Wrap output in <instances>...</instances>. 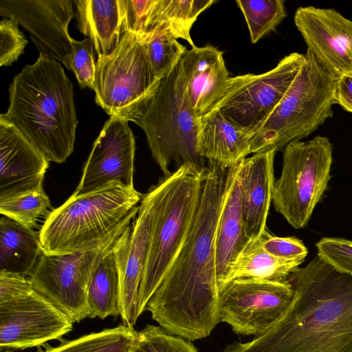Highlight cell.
<instances>
[{"label":"cell","mask_w":352,"mask_h":352,"mask_svg":"<svg viewBox=\"0 0 352 352\" xmlns=\"http://www.w3.org/2000/svg\"><path fill=\"white\" fill-rule=\"evenodd\" d=\"M215 3V0H158V28H167L177 39H184L195 47L190 36L192 25Z\"/></svg>","instance_id":"obj_28"},{"label":"cell","mask_w":352,"mask_h":352,"mask_svg":"<svg viewBox=\"0 0 352 352\" xmlns=\"http://www.w3.org/2000/svg\"><path fill=\"white\" fill-rule=\"evenodd\" d=\"M333 98L335 104L352 113V70L337 77Z\"/></svg>","instance_id":"obj_38"},{"label":"cell","mask_w":352,"mask_h":352,"mask_svg":"<svg viewBox=\"0 0 352 352\" xmlns=\"http://www.w3.org/2000/svg\"><path fill=\"white\" fill-rule=\"evenodd\" d=\"M336 79L307 50L292 85L253 133L250 154L283 150L289 143L312 134L332 117Z\"/></svg>","instance_id":"obj_7"},{"label":"cell","mask_w":352,"mask_h":352,"mask_svg":"<svg viewBox=\"0 0 352 352\" xmlns=\"http://www.w3.org/2000/svg\"><path fill=\"white\" fill-rule=\"evenodd\" d=\"M87 300L91 318L98 317L103 320L109 316H120V280L113 245L91 279Z\"/></svg>","instance_id":"obj_26"},{"label":"cell","mask_w":352,"mask_h":352,"mask_svg":"<svg viewBox=\"0 0 352 352\" xmlns=\"http://www.w3.org/2000/svg\"><path fill=\"white\" fill-rule=\"evenodd\" d=\"M42 252L39 232L8 217H1L0 272L29 277Z\"/></svg>","instance_id":"obj_24"},{"label":"cell","mask_w":352,"mask_h":352,"mask_svg":"<svg viewBox=\"0 0 352 352\" xmlns=\"http://www.w3.org/2000/svg\"><path fill=\"white\" fill-rule=\"evenodd\" d=\"M301 263L296 261L280 259L268 254L261 247L259 238L250 240L230 265L221 286L238 278L285 282Z\"/></svg>","instance_id":"obj_25"},{"label":"cell","mask_w":352,"mask_h":352,"mask_svg":"<svg viewBox=\"0 0 352 352\" xmlns=\"http://www.w3.org/2000/svg\"><path fill=\"white\" fill-rule=\"evenodd\" d=\"M305 59V54L294 52L265 73L230 77L212 109H218L232 123L254 133L288 91Z\"/></svg>","instance_id":"obj_10"},{"label":"cell","mask_w":352,"mask_h":352,"mask_svg":"<svg viewBox=\"0 0 352 352\" xmlns=\"http://www.w3.org/2000/svg\"><path fill=\"white\" fill-rule=\"evenodd\" d=\"M74 6L73 0H0V14L26 29L40 54L70 70Z\"/></svg>","instance_id":"obj_14"},{"label":"cell","mask_w":352,"mask_h":352,"mask_svg":"<svg viewBox=\"0 0 352 352\" xmlns=\"http://www.w3.org/2000/svg\"><path fill=\"white\" fill-rule=\"evenodd\" d=\"M78 28L98 55H109L127 32V0H74Z\"/></svg>","instance_id":"obj_23"},{"label":"cell","mask_w":352,"mask_h":352,"mask_svg":"<svg viewBox=\"0 0 352 352\" xmlns=\"http://www.w3.org/2000/svg\"><path fill=\"white\" fill-rule=\"evenodd\" d=\"M248 25L252 43L274 31L287 16L283 0H237Z\"/></svg>","instance_id":"obj_30"},{"label":"cell","mask_w":352,"mask_h":352,"mask_svg":"<svg viewBox=\"0 0 352 352\" xmlns=\"http://www.w3.org/2000/svg\"><path fill=\"white\" fill-rule=\"evenodd\" d=\"M252 135L214 109L199 118L198 151L208 162L230 168L250 154Z\"/></svg>","instance_id":"obj_21"},{"label":"cell","mask_w":352,"mask_h":352,"mask_svg":"<svg viewBox=\"0 0 352 352\" xmlns=\"http://www.w3.org/2000/svg\"><path fill=\"white\" fill-rule=\"evenodd\" d=\"M160 82L140 38L132 32H126L109 55H98L95 99L110 116L132 121Z\"/></svg>","instance_id":"obj_9"},{"label":"cell","mask_w":352,"mask_h":352,"mask_svg":"<svg viewBox=\"0 0 352 352\" xmlns=\"http://www.w3.org/2000/svg\"><path fill=\"white\" fill-rule=\"evenodd\" d=\"M316 245L317 256L322 260L337 271L352 276V241L324 237Z\"/></svg>","instance_id":"obj_34"},{"label":"cell","mask_w":352,"mask_h":352,"mask_svg":"<svg viewBox=\"0 0 352 352\" xmlns=\"http://www.w3.org/2000/svg\"><path fill=\"white\" fill-rule=\"evenodd\" d=\"M228 181V168L209 162L203 168L188 233L145 307L161 327L189 341L208 336L220 322L215 237Z\"/></svg>","instance_id":"obj_1"},{"label":"cell","mask_w":352,"mask_h":352,"mask_svg":"<svg viewBox=\"0 0 352 352\" xmlns=\"http://www.w3.org/2000/svg\"><path fill=\"white\" fill-rule=\"evenodd\" d=\"M202 170L182 166L148 190L152 221L139 289L138 316L145 311L186 238L197 204Z\"/></svg>","instance_id":"obj_5"},{"label":"cell","mask_w":352,"mask_h":352,"mask_svg":"<svg viewBox=\"0 0 352 352\" xmlns=\"http://www.w3.org/2000/svg\"><path fill=\"white\" fill-rule=\"evenodd\" d=\"M287 281L294 296L285 311L251 341L222 352H352V276L316 256Z\"/></svg>","instance_id":"obj_2"},{"label":"cell","mask_w":352,"mask_h":352,"mask_svg":"<svg viewBox=\"0 0 352 352\" xmlns=\"http://www.w3.org/2000/svg\"><path fill=\"white\" fill-rule=\"evenodd\" d=\"M179 67L191 106L200 118L214 107L230 78L223 53L210 45L195 46L185 52Z\"/></svg>","instance_id":"obj_19"},{"label":"cell","mask_w":352,"mask_h":352,"mask_svg":"<svg viewBox=\"0 0 352 352\" xmlns=\"http://www.w3.org/2000/svg\"><path fill=\"white\" fill-rule=\"evenodd\" d=\"M138 335L133 327L120 324L74 340H61L56 346L45 344L38 347L37 352H132Z\"/></svg>","instance_id":"obj_27"},{"label":"cell","mask_w":352,"mask_h":352,"mask_svg":"<svg viewBox=\"0 0 352 352\" xmlns=\"http://www.w3.org/2000/svg\"><path fill=\"white\" fill-rule=\"evenodd\" d=\"M34 289L29 278L7 272H0V304L29 296Z\"/></svg>","instance_id":"obj_37"},{"label":"cell","mask_w":352,"mask_h":352,"mask_svg":"<svg viewBox=\"0 0 352 352\" xmlns=\"http://www.w3.org/2000/svg\"><path fill=\"white\" fill-rule=\"evenodd\" d=\"M100 248L65 254L43 252L30 276L33 287L74 322L91 318L87 292L100 261L118 237Z\"/></svg>","instance_id":"obj_11"},{"label":"cell","mask_w":352,"mask_h":352,"mask_svg":"<svg viewBox=\"0 0 352 352\" xmlns=\"http://www.w3.org/2000/svg\"><path fill=\"white\" fill-rule=\"evenodd\" d=\"M135 140L129 121L110 116L93 144L74 194L87 193L111 183L134 188Z\"/></svg>","instance_id":"obj_15"},{"label":"cell","mask_w":352,"mask_h":352,"mask_svg":"<svg viewBox=\"0 0 352 352\" xmlns=\"http://www.w3.org/2000/svg\"><path fill=\"white\" fill-rule=\"evenodd\" d=\"M140 40L153 74L160 80L173 72L187 51L186 47L166 28H160Z\"/></svg>","instance_id":"obj_29"},{"label":"cell","mask_w":352,"mask_h":352,"mask_svg":"<svg viewBox=\"0 0 352 352\" xmlns=\"http://www.w3.org/2000/svg\"><path fill=\"white\" fill-rule=\"evenodd\" d=\"M152 221L151 197L142 195L137 215L113 245L120 280V316L133 327L138 316L139 289L146 259Z\"/></svg>","instance_id":"obj_17"},{"label":"cell","mask_w":352,"mask_h":352,"mask_svg":"<svg viewBox=\"0 0 352 352\" xmlns=\"http://www.w3.org/2000/svg\"><path fill=\"white\" fill-rule=\"evenodd\" d=\"M294 23L317 61L336 77L352 70V21L332 8L299 7Z\"/></svg>","instance_id":"obj_16"},{"label":"cell","mask_w":352,"mask_h":352,"mask_svg":"<svg viewBox=\"0 0 352 352\" xmlns=\"http://www.w3.org/2000/svg\"><path fill=\"white\" fill-rule=\"evenodd\" d=\"M294 296L290 283L238 278L220 288V322L236 334L257 336L287 308Z\"/></svg>","instance_id":"obj_12"},{"label":"cell","mask_w":352,"mask_h":352,"mask_svg":"<svg viewBox=\"0 0 352 352\" xmlns=\"http://www.w3.org/2000/svg\"><path fill=\"white\" fill-rule=\"evenodd\" d=\"M28 41L18 23L5 18L0 21V66H9L23 52Z\"/></svg>","instance_id":"obj_36"},{"label":"cell","mask_w":352,"mask_h":352,"mask_svg":"<svg viewBox=\"0 0 352 352\" xmlns=\"http://www.w3.org/2000/svg\"><path fill=\"white\" fill-rule=\"evenodd\" d=\"M263 249L280 259L302 263L308 250L302 241L296 237H280L271 234L267 229L259 237Z\"/></svg>","instance_id":"obj_35"},{"label":"cell","mask_w":352,"mask_h":352,"mask_svg":"<svg viewBox=\"0 0 352 352\" xmlns=\"http://www.w3.org/2000/svg\"><path fill=\"white\" fill-rule=\"evenodd\" d=\"M332 145L327 137L294 141L283 150V166L274 184L276 211L294 228L307 226L331 179Z\"/></svg>","instance_id":"obj_8"},{"label":"cell","mask_w":352,"mask_h":352,"mask_svg":"<svg viewBox=\"0 0 352 352\" xmlns=\"http://www.w3.org/2000/svg\"><path fill=\"white\" fill-rule=\"evenodd\" d=\"M50 199L44 189L0 199V213L21 224L33 228L38 220L50 208Z\"/></svg>","instance_id":"obj_31"},{"label":"cell","mask_w":352,"mask_h":352,"mask_svg":"<svg viewBox=\"0 0 352 352\" xmlns=\"http://www.w3.org/2000/svg\"><path fill=\"white\" fill-rule=\"evenodd\" d=\"M132 352H198L188 340L170 333L160 326L147 324L138 331Z\"/></svg>","instance_id":"obj_32"},{"label":"cell","mask_w":352,"mask_h":352,"mask_svg":"<svg viewBox=\"0 0 352 352\" xmlns=\"http://www.w3.org/2000/svg\"><path fill=\"white\" fill-rule=\"evenodd\" d=\"M73 324L64 312L34 290L25 298L0 304V352L61 341L72 331Z\"/></svg>","instance_id":"obj_13"},{"label":"cell","mask_w":352,"mask_h":352,"mask_svg":"<svg viewBox=\"0 0 352 352\" xmlns=\"http://www.w3.org/2000/svg\"><path fill=\"white\" fill-rule=\"evenodd\" d=\"M48 166L43 155L0 116V199L43 189Z\"/></svg>","instance_id":"obj_18"},{"label":"cell","mask_w":352,"mask_h":352,"mask_svg":"<svg viewBox=\"0 0 352 352\" xmlns=\"http://www.w3.org/2000/svg\"><path fill=\"white\" fill-rule=\"evenodd\" d=\"M132 122L144 131L152 157L164 176L171 173L173 162L177 168L191 165L202 170L206 166L197 148L199 118L191 106L179 64L160 80Z\"/></svg>","instance_id":"obj_6"},{"label":"cell","mask_w":352,"mask_h":352,"mask_svg":"<svg viewBox=\"0 0 352 352\" xmlns=\"http://www.w3.org/2000/svg\"><path fill=\"white\" fill-rule=\"evenodd\" d=\"M94 48L93 43L87 38L82 41L73 38L70 55V70L74 73L79 85L93 90L96 71Z\"/></svg>","instance_id":"obj_33"},{"label":"cell","mask_w":352,"mask_h":352,"mask_svg":"<svg viewBox=\"0 0 352 352\" xmlns=\"http://www.w3.org/2000/svg\"><path fill=\"white\" fill-rule=\"evenodd\" d=\"M242 212L241 162L228 168L226 195L215 237V261L219 288L229 268L249 242Z\"/></svg>","instance_id":"obj_22"},{"label":"cell","mask_w":352,"mask_h":352,"mask_svg":"<svg viewBox=\"0 0 352 352\" xmlns=\"http://www.w3.org/2000/svg\"><path fill=\"white\" fill-rule=\"evenodd\" d=\"M1 116L49 162L63 163L74 151L78 125L73 84L60 63L40 54L10 85Z\"/></svg>","instance_id":"obj_3"},{"label":"cell","mask_w":352,"mask_h":352,"mask_svg":"<svg viewBox=\"0 0 352 352\" xmlns=\"http://www.w3.org/2000/svg\"><path fill=\"white\" fill-rule=\"evenodd\" d=\"M142 198L135 188L118 182L85 194L73 193L47 214L39 232L43 252L65 254L102 247L132 222Z\"/></svg>","instance_id":"obj_4"},{"label":"cell","mask_w":352,"mask_h":352,"mask_svg":"<svg viewBox=\"0 0 352 352\" xmlns=\"http://www.w3.org/2000/svg\"><path fill=\"white\" fill-rule=\"evenodd\" d=\"M276 151L253 154L241 162L242 212L249 240L258 239L266 230V221L275 182Z\"/></svg>","instance_id":"obj_20"}]
</instances>
